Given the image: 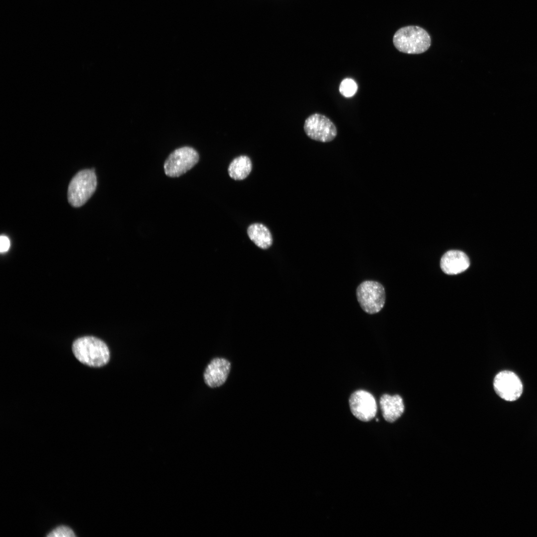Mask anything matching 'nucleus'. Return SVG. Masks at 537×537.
<instances>
[{
    "label": "nucleus",
    "instance_id": "obj_1",
    "mask_svg": "<svg viewBox=\"0 0 537 537\" xmlns=\"http://www.w3.org/2000/svg\"><path fill=\"white\" fill-rule=\"evenodd\" d=\"M73 353L82 363L94 367L106 365L110 358L106 344L92 336H85L76 340L72 345Z\"/></svg>",
    "mask_w": 537,
    "mask_h": 537
},
{
    "label": "nucleus",
    "instance_id": "obj_2",
    "mask_svg": "<svg viewBox=\"0 0 537 537\" xmlns=\"http://www.w3.org/2000/svg\"><path fill=\"white\" fill-rule=\"evenodd\" d=\"M395 47L400 52L408 54H419L427 51L431 45V38L424 28L417 25L402 27L393 37Z\"/></svg>",
    "mask_w": 537,
    "mask_h": 537
},
{
    "label": "nucleus",
    "instance_id": "obj_3",
    "mask_svg": "<svg viewBox=\"0 0 537 537\" xmlns=\"http://www.w3.org/2000/svg\"><path fill=\"white\" fill-rule=\"evenodd\" d=\"M96 185V177L93 170L86 169L79 172L69 185V202L75 207L82 206L94 192Z\"/></svg>",
    "mask_w": 537,
    "mask_h": 537
},
{
    "label": "nucleus",
    "instance_id": "obj_4",
    "mask_svg": "<svg viewBox=\"0 0 537 537\" xmlns=\"http://www.w3.org/2000/svg\"><path fill=\"white\" fill-rule=\"evenodd\" d=\"M356 296L361 309L366 313L374 314L379 312L385 302V292L379 282L365 280L357 288Z\"/></svg>",
    "mask_w": 537,
    "mask_h": 537
},
{
    "label": "nucleus",
    "instance_id": "obj_5",
    "mask_svg": "<svg viewBox=\"0 0 537 537\" xmlns=\"http://www.w3.org/2000/svg\"><path fill=\"white\" fill-rule=\"evenodd\" d=\"M199 154L193 148L184 146L172 152L165 162L166 175L170 177H179L192 169L199 161Z\"/></svg>",
    "mask_w": 537,
    "mask_h": 537
},
{
    "label": "nucleus",
    "instance_id": "obj_6",
    "mask_svg": "<svg viewBox=\"0 0 537 537\" xmlns=\"http://www.w3.org/2000/svg\"><path fill=\"white\" fill-rule=\"evenodd\" d=\"M304 130L310 138L321 142L332 141L337 135L334 123L328 117L320 113L313 114L306 119Z\"/></svg>",
    "mask_w": 537,
    "mask_h": 537
},
{
    "label": "nucleus",
    "instance_id": "obj_7",
    "mask_svg": "<svg viewBox=\"0 0 537 537\" xmlns=\"http://www.w3.org/2000/svg\"><path fill=\"white\" fill-rule=\"evenodd\" d=\"M493 386L497 394L508 401L517 400L523 392V384L518 375L509 370H503L494 377Z\"/></svg>",
    "mask_w": 537,
    "mask_h": 537
},
{
    "label": "nucleus",
    "instance_id": "obj_8",
    "mask_svg": "<svg viewBox=\"0 0 537 537\" xmlns=\"http://www.w3.org/2000/svg\"><path fill=\"white\" fill-rule=\"evenodd\" d=\"M349 405L354 416L363 422L370 421L376 414L377 405L374 397L363 390H357L351 395Z\"/></svg>",
    "mask_w": 537,
    "mask_h": 537
},
{
    "label": "nucleus",
    "instance_id": "obj_9",
    "mask_svg": "<svg viewBox=\"0 0 537 537\" xmlns=\"http://www.w3.org/2000/svg\"><path fill=\"white\" fill-rule=\"evenodd\" d=\"M230 369L231 363L227 359L222 358L212 359L204 372L205 383L211 388L222 385L227 380Z\"/></svg>",
    "mask_w": 537,
    "mask_h": 537
},
{
    "label": "nucleus",
    "instance_id": "obj_10",
    "mask_svg": "<svg viewBox=\"0 0 537 537\" xmlns=\"http://www.w3.org/2000/svg\"><path fill=\"white\" fill-rule=\"evenodd\" d=\"M470 266L468 256L459 250H450L442 257L440 266L442 270L448 274H457L466 270Z\"/></svg>",
    "mask_w": 537,
    "mask_h": 537
},
{
    "label": "nucleus",
    "instance_id": "obj_11",
    "mask_svg": "<svg viewBox=\"0 0 537 537\" xmlns=\"http://www.w3.org/2000/svg\"><path fill=\"white\" fill-rule=\"evenodd\" d=\"M379 404L383 417L388 422L395 421L404 411L402 398L399 395L383 394L380 399Z\"/></svg>",
    "mask_w": 537,
    "mask_h": 537
},
{
    "label": "nucleus",
    "instance_id": "obj_12",
    "mask_svg": "<svg viewBox=\"0 0 537 537\" xmlns=\"http://www.w3.org/2000/svg\"><path fill=\"white\" fill-rule=\"evenodd\" d=\"M249 237L258 247L263 249L268 248L272 244V238L269 229L261 223H254L247 229Z\"/></svg>",
    "mask_w": 537,
    "mask_h": 537
},
{
    "label": "nucleus",
    "instance_id": "obj_13",
    "mask_svg": "<svg viewBox=\"0 0 537 537\" xmlns=\"http://www.w3.org/2000/svg\"><path fill=\"white\" fill-rule=\"evenodd\" d=\"M252 169L251 159L247 156L241 155L230 163L228 172L229 176L235 180H243L250 174Z\"/></svg>",
    "mask_w": 537,
    "mask_h": 537
},
{
    "label": "nucleus",
    "instance_id": "obj_14",
    "mask_svg": "<svg viewBox=\"0 0 537 537\" xmlns=\"http://www.w3.org/2000/svg\"><path fill=\"white\" fill-rule=\"evenodd\" d=\"M358 90L356 82L352 79L346 78L340 84L339 90L341 94L346 97L353 96Z\"/></svg>",
    "mask_w": 537,
    "mask_h": 537
},
{
    "label": "nucleus",
    "instance_id": "obj_15",
    "mask_svg": "<svg viewBox=\"0 0 537 537\" xmlns=\"http://www.w3.org/2000/svg\"><path fill=\"white\" fill-rule=\"evenodd\" d=\"M75 536L74 532L70 528L64 525L58 526L47 535L48 537H74Z\"/></svg>",
    "mask_w": 537,
    "mask_h": 537
},
{
    "label": "nucleus",
    "instance_id": "obj_16",
    "mask_svg": "<svg viewBox=\"0 0 537 537\" xmlns=\"http://www.w3.org/2000/svg\"><path fill=\"white\" fill-rule=\"evenodd\" d=\"M10 246L9 239L5 236L1 235L0 237V251L2 253L6 252Z\"/></svg>",
    "mask_w": 537,
    "mask_h": 537
}]
</instances>
